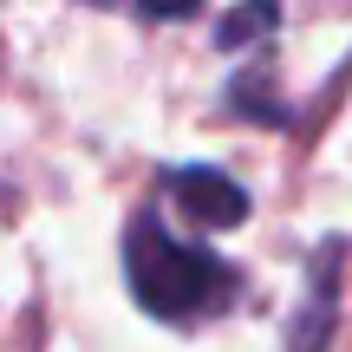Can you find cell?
<instances>
[{
  "mask_svg": "<svg viewBox=\"0 0 352 352\" xmlns=\"http://www.w3.org/2000/svg\"><path fill=\"white\" fill-rule=\"evenodd\" d=\"M340 254L346 241H320V261L307 267V294H300V320H294L287 333V352H320L333 340V287H340Z\"/></svg>",
  "mask_w": 352,
  "mask_h": 352,
  "instance_id": "cell-3",
  "label": "cell"
},
{
  "mask_svg": "<svg viewBox=\"0 0 352 352\" xmlns=\"http://www.w3.org/2000/svg\"><path fill=\"white\" fill-rule=\"evenodd\" d=\"M164 189L176 196V209H183L196 228H235V222H248V189H241L228 170H209V164L164 170Z\"/></svg>",
  "mask_w": 352,
  "mask_h": 352,
  "instance_id": "cell-2",
  "label": "cell"
},
{
  "mask_svg": "<svg viewBox=\"0 0 352 352\" xmlns=\"http://www.w3.org/2000/svg\"><path fill=\"white\" fill-rule=\"evenodd\" d=\"M124 287L151 320L196 327V320H215L235 307L241 274L215 248H196V241L170 235V222L157 209H138L124 222Z\"/></svg>",
  "mask_w": 352,
  "mask_h": 352,
  "instance_id": "cell-1",
  "label": "cell"
},
{
  "mask_svg": "<svg viewBox=\"0 0 352 352\" xmlns=\"http://www.w3.org/2000/svg\"><path fill=\"white\" fill-rule=\"evenodd\" d=\"M267 26H274V7H248V13H228V20H222V46L235 52V46H241L248 33H267Z\"/></svg>",
  "mask_w": 352,
  "mask_h": 352,
  "instance_id": "cell-4",
  "label": "cell"
}]
</instances>
